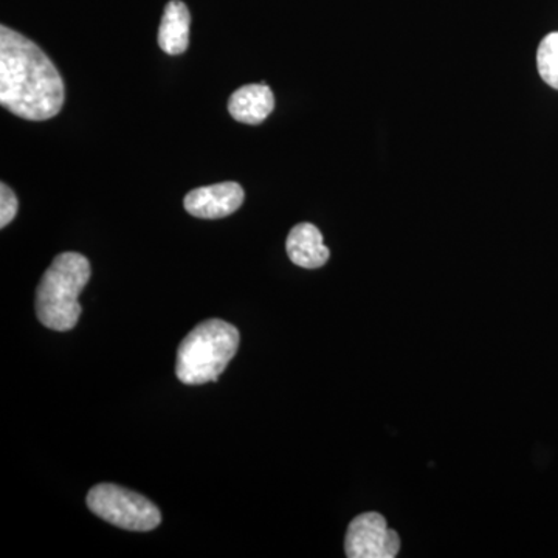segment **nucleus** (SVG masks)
<instances>
[{
  "mask_svg": "<svg viewBox=\"0 0 558 558\" xmlns=\"http://www.w3.org/2000/svg\"><path fill=\"white\" fill-rule=\"evenodd\" d=\"M65 100L64 81L38 44L0 27V105L31 121L53 119Z\"/></svg>",
  "mask_w": 558,
  "mask_h": 558,
  "instance_id": "nucleus-1",
  "label": "nucleus"
},
{
  "mask_svg": "<svg viewBox=\"0 0 558 558\" xmlns=\"http://www.w3.org/2000/svg\"><path fill=\"white\" fill-rule=\"evenodd\" d=\"M90 274L89 259L80 253L65 252L53 259L36 290V314L46 328L64 332L78 325V299Z\"/></svg>",
  "mask_w": 558,
  "mask_h": 558,
  "instance_id": "nucleus-2",
  "label": "nucleus"
},
{
  "mask_svg": "<svg viewBox=\"0 0 558 558\" xmlns=\"http://www.w3.org/2000/svg\"><path fill=\"white\" fill-rule=\"evenodd\" d=\"M240 330L223 319L201 323L180 343L175 374L185 385L216 381L240 348Z\"/></svg>",
  "mask_w": 558,
  "mask_h": 558,
  "instance_id": "nucleus-3",
  "label": "nucleus"
},
{
  "mask_svg": "<svg viewBox=\"0 0 558 558\" xmlns=\"http://www.w3.org/2000/svg\"><path fill=\"white\" fill-rule=\"evenodd\" d=\"M87 506L101 520L126 531H153L161 521L160 510L154 502L116 484L92 487L87 495Z\"/></svg>",
  "mask_w": 558,
  "mask_h": 558,
  "instance_id": "nucleus-4",
  "label": "nucleus"
},
{
  "mask_svg": "<svg viewBox=\"0 0 558 558\" xmlns=\"http://www.w3.org/2000/svg\"><path fill=\"white\" fill-rule=\"evenodd\" d=\"M344 550L349 558H395L400 550L398 532L377 512L355 517L349 524Z\"/></svg>",
  "mask_w": 558,
  "mask_h": 558,
  "instance_id": "nucleus-5",
  "label": "nucleus"
},
{
  "mask_svg": "<svg viewBox=\"0 0 558 558\" xmlns=\"http://www.w3.org/2000/svg\"><path fill=\"white\" fill-rule=\"evenodd\" d=\"M244 197L240 183L222 182L190 191L183 201V207L194 218L222 219L238 211Z\"/></svg>",
  "mask_w": 558,
  "mask_h": 558,
  "instance_id": "nucleus-6",
  "label": "nucleus"
},
{
  "mask_svg": "<svg viewBox=\"0 0 558 558\" xmlns=\"http://www.w3.org/2000/svg\"><path fill=\"white\" fill-rule=\"evenodd\" d=\"M286 248L289 259L303 269H319L328 263L330 256L322 231L307 222L299 223L290 230Z\"/></svg>",
  "mask_w": 558,
  "mask_h": 558,
  "instance_id": "nucleus-7",
  "label": "nucleus"
},
{
  "mask_svg": "<svg viewBox=\"0 0 558 558\" xmlns=\"http://www.w3.org/2000/svg\"><path fill=\"white\" fill-rule=\"evenodd\" d=\"M275 109L274 92L266 83L248 84L234 90L229 100V112L234 120L241 123H263Z\"/></svg>",
  "mask_w": 558,
  "mask_h": 558,
  "instance_id": "nucleus-8",
  "label": "nucleus"
},
{
  "mask_svg": "<svg viewBox=\"0 0 558 558\" xmlns=\"http://www.w3.org/2000/svg\"><path fill=\"white\" fill-rule=\"evenodd\" d=\"M191 14L189 7L180 0H171L165 7L159 28L160 49L168 54L185 53L190 46Z\"/></svg>",
  "mask_w": 558,
  "mask_h": 558,
  "instance_id": "nucleus-9",
  "label": "nucleus"
},
{
  "mask_svg": "<svg viewBox=\"0 0 558 558\" xmlns=\"http://www.w3.org/2000/svg\"><path fill=\"white\" fill-rule=\"evenodd\" d=\"M537 68L542 80L558 90V32L549 33L539 43Z\"/></svg>",
  "mask_w": 558,
  "mask_h": 558,
  "instance_id": "nucleus-10",
  "label": "nucleus"
},
{
  "mask_svg": "<svg viewBox=\"0 0 558 558\" xmlns=\"http://www.w3.org/2000/svg\"><path fill=\"white\" fill-rule=\"evenodd\" d=\"M17 208H20V201L16 194L7 183H0V227L2 229L16 218Z\"/></svg>",
  "mask_w": 558,
  "mask_h": 558,
  "instance_id": "nucleus-11",
  "label": "nucleus"
}]
</instances>
